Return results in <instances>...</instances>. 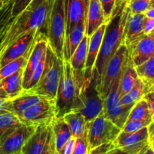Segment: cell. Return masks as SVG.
Listing matches in <instances>:
<instances>
[{
  "label": "cell",
  "instance_id": "836d02e7",
  "mask_svg": "<svg viewBox=\"0 0 154 154\" xmlns=\"http://www.w3.org/2000/svg\"><path fill=\"white\" fill-rule=\"evenodd\" d=\"M103 10L106 23L109 21L111 17L124 2L121 3L120 0H99Z\"/></svg>",
  "mask_w": 154,
  "mask_h": 154
},
{
  "label": "cell",
  "instance_id": "603a6c76",
  "mask_svg": "<svg viewBox=\"0 0 154 154\" xmlns=\"http://www.w3.org/2000/svg\"><path fill=\"white\" fill-rule=\"evenodd\" d=\"M50 126L54 136V146L57 154L66 141L72 137V132L63 117H55L51 120Z\"/></svg>",
  "mask_w": 154,
  "mask_h": 154
},
{
  "label": "cell",
  "instance_id": "681fc988",
  "mask_svg": "<svg viewBox=\"0 0 154 154\" xmlns=\"http://www.w3.org/2000/svg\"><path fill=\"white\" fill-rule=\"evenodd\" d=\"M0 1H1V2L2 3V5H4L7 4L8 2H10L11 0H0Z\"/></svg>",
  "mask_w": 154,
  "mask_h": 154
},
{
  "label": "cell",
  "instance_id": "ffe728a7",
  "mask_svg": "<svg viewBox=\"0 0 154 154\" xmlns=\"http://www.w3.org/2000/svg\"><path fill=\"white\" fill-rule=\"evenodd\" d=\"M105 27H106V23L102 24L89 38L88 49H87V60H86L85 70H84V76L87 77L92 75L93 67H94L95 63H96L99 50H100L101 44H102L104 33H105Z\"/></svg>",
  "mask_w": 154,
  "mask_h": 154
},
{
  "label": "cell",
  "instance_id": "e575fe53",
  "mask_svg": "<svg viewBox=\"0 0 154 154\" xmlns=\"http://www.w3.org/2000/svg\"><path fill=\"white\" fill-rule=\"evenodd\" d=\"M126 5L132 14H143L150 6L153 5V0H129Z\"/></svg>",
  "mask_w": 154,
  "mask_h": 154
},
{
  "label": "cell",
  "instance_id": "bcb514c9",
  "mask_svg": "<svg viewBox=\"0 0 154 154\" xmlns=\"http://www.w3.org/2000/svg\"><path fill=\"white\" fill-rule=\"evenodd\" d=\"M144 16L147 18H150V19H154V7L153 5L150 6L148 9L145 11L143 13Z\"/></svg>",
  "mask_w": 154,
  "mask_h": 154
},
{
  "label": "cell",
  "instance_id": "4316f807",
  "mask_svg": "<svg viewBox=\"0 0 154 154\" xmlns=\"http://www.w3.org/2000/svg\"><path fill=\"white\" fill-rule=\"evenodd\" d=\"M63 118L69 126L74 138L82 136L87 132V122L81 113L72 111L65 114Z\"/></svg>",
  "mask_w": 154,
  "mask_h": 154
},
{
  "label": "cell",
  "instance_id": "9a60e30c",
  "mask_svg": "<svg viewBox=\"0 0 154 154\" xmlns=\"http://www.w3.org/2000/svg\"><path fill=\"white\" fill-rule=\"evenodd\" d=\"M90 0H64L66 12V37L78 24L86 20Z\"/></svg>",
  "mask_w": 154,
  "mask_h": 154
},
{
  "label": "cell",
  "instance_id": "74e56055",
  "mask_svg": "<svg viewBox=\"0 0 154 154\" xmlns=\"http://www.w3.org/2000/svg\"><path fill=\"white\" fill-rule=\"evenodd\" d=\"M32 0H13L12 5V16L17 17L21 12L23 11L27 6L30 4Z\"/></svg>",
  "mask_w": 154,
  "mask_h": 154
},
{
  "label": "cell",
  "instance_id": "4dcf8cb0",
  "mask_svg": "<svg viewBox=\"0 0 154 154\" xmlns=\"http://www.w3.org/2000/svg\"><path fill=\"white\" fill-rule=\"evenodd\" d=\"M153 118L146 101L141 99L135 102L131 108L127 120H144Z\"/></svg>",
  "mask_w": 154,
  "mask_h": 154
},
{
  "label": "cell",
  "instance_id": "ac0fdd59",
  "mask_svg": "<svg viewBox=\"0 0 154 154\" xmlns=\"http://www.w3.org/2000/svg\"><path fill=\"white\" fill-rule=\"evenodd\" d=\"M88 43L89 37L84 35L81 43L79 44L69 61L71 68H72L74 78H75L76 82L81 87L82 86L83 81H84Z\"/></svg>",
  "mask_w": 154,
  "mask_h": 154
},
{
  "label": "cell",
  "instance_id": "c3c4849f",
  "mask_svg": "<svg viewBox=\"0 0 154 154\" xmlns=\"http://www.w3.org/2000/svg\"><path fill=\"white\" fill-rule=\"evenodd\" d=\"M107 154H129L127 152L124 151L123 150L120 148H117V147H113L107 153Z\"/></svg>",
  "mask_w": 154,
  "mask_h": 154
},
{
  "label": "cell",
  "instance_id": "f546056e",
  "mask_svg": "<svg viewBox=\"0 0 154 154\" xmlns=\"http://www.w3.org/2000/svg\"><path fill=\"white\" fill-rule=\"evenodd\" d=\"M145 93V87L144 83L138 78L130 91L120 97V102L124 106L134 105L135 102L142 99L143 96Z\"/></svg>",
  "mask_w": 154,
  "mask_h": 154
},
{
  "label": "cell",
  "instance_id": "d6a6232c",
  "mask_svg": "<svg viewBox=\"0 0 154 154\" xmlns=\"http://www.w3.org/2000/svg\"><path fill=\"white\" fill-rule=\"evenodd\" d=\"M12 5L13 0H11L0 8V39L15 18L12 16Z\"/></svg>",
  "mask_w": 154,
  "mask_h": 154
},
{
  "label": "cell",
  "instance_id": "9c48e42d",
  "mask_svg": "<svg viewBox=\"0 0 154 154\" xmlns=\"http://www.w3.org/2000/svg\"><path fill=\"white\" fill-rule=\"evenodd\" d=\"M120 78L114 81L111 90L103 100L102 111L107 119L111 120L114 124L122 129L127 120L128 116L133 105L124 106L120 102L118 91Z\"/></svg>",
  "mask_w": 154,
  "mask_h": 154
},
{
  "label": "cell",
  "instance_id": "7a4b0ae2",
  "mask_svg": "<svg viewBox=\"0 0 154 154\" xmlns=\"http://www.w3.org/2000/svg\"><path fill=\"white\" fill-rule=\"evenodd\" d=\"M129 11L126 3L124 2L106 23L100 50L92 73V76L99 83V88L107 63L123 44V30Z\"/></svg>",
  "mask_w": 154,
  "mask_h": 154
},
{
  "label": "cell",
  "instance_id": "7402d4cb",
  "mask_svg": "<svg viewBox=\"0 0 154 154\" xmlns=\"http://www.w3.org/2000/svg\"><path fill=\"white\" fill-rule=\"evenodd\" d=\"M85 35V21L76 26L65 38L63 45V61L69 62L73 53Z\"/></svg>",
  "mask_w": 154,
  "mask_h": 154
},
{
  "label": "cell",
  "instance_id": "816d5d0a",
  "mask_svg": "<svg viewBox=\"0 0 154 154\" xmlns=\"http://www.w3.org/2000/svg\"><path fill=\"white\" fill-rule=\"evenodd\" d=\"M2 6H3L2 3V2H1V1H0V8H1L2 7Z\"/></svg>",
  "mask_w": 154,
  "mask_h": 154
},
{
  "label": "cell",
  "instance_id": "5b68a950",
  "mask_svg": "<svg viewBox=\"0 0 154 154\" xmlns=\"http://www.w3.org/2000/svg\"><path fill=\"white\" fill-rule=\"evenodd\" d=\"M66 30L64 0H54L47 22L46 36L50 48L59 58L63 60Z\"/></svg>",
  "mask_w": 154,
  "mask_h": 154
},
{
  "label": "cell",
  "instance_id": "7dc6e473",
  "mask_svg": "<svg viewBox=\"0 0 154 154\" xmlns=\"http://www.w3.org/2000/svg\"><path fill=\"white\" fill-rule=\"evenodd\" d=\"M45 1V0H32V1L30 2V4L27 6V8L26 9H27V10H32V9H34L35 8L38 6L39 5H41Z\"/></svg>",
  "mask_w": 154,
  "mask_h": 154
},
{
  "label": "cell",
  "instance_id": "8992f818",
  "mask_svg": "<svg viewBox=\"0 0 154 154\" xmlns=\"http://www.w3.org/2000/svg\"><path fill=\"white\" fill-rule=\"evenodd\" d=\"M80 105L77 112L84 116L86 122L96 118L103 110V100L99 90V83L90 76H84L79 93Z\"/></svg>",
  "mask_w": 154,
  "mask_h": 154
},
{
  "label": "cell",
  "instance_id": "83f0119b",
  "mask_svg": "<svg viewBox=\"0 0 154 154\" xmlns=\"http://www.w3.org/2000/svg\"><path fill=\"white\" fill-rule=\"evenodd\" d=\"M137 79H138V75L135 72V66L130 60L122 72L119 80L118 91L120 97L130 91Z\"/></svg>",
  "mask_w": 154,
  "mask_h": 154
},
{
  "label": "cell",
  "instance_id": "d6986e66",
  "mask_svg": "<svg viewBox=\"0 0 154 154\" xmlns=\"http://www.w3.org/2000/svg\"><path fill=\"white\" fill-rule=\"evenodd\" d=\"M50 124L37 126L21 149V154H41L48 139Z\"/></svg>",
  "mask_w": 154,
  "mask_h": 154
},
{
  "label": "cell",
  "instance_id": "3957f363",
  "mask_svg": "<svg viewBox=\"0 0 154 154\" xmlns=\"http://www.w3.org/2000/svg\"><path fill=\"white\" fill-rule=\"evenodd\" d=\"M63 69V60L59 58L49 45L46 51L45 67L37 84L26 93L41 96L55 102Z\"/></svg>",
  "mask_w": 154,
  "mask_h": 154
},
{
  "label": "cell",
  "instance_id": "52a82bcc",
  "mask_svg": "<svg viewBox=\"0 0 154 154\" xmlns=\"http://www.w3.org/2000/svg\"><path fill=\"white\" fill-rule=\"evenodd\" d=\"M89 150L102 144L113 143L121 129L105 117L103 111L93 120L87 123Z\"/></svg>",
  "mask_w": 154,
  "mask_h": 154
},
{
  "label": "cell",
  "instance_id": "6da1fadb",
  "mask_svg": "<svg viewBox=\"0 0 154 154\" xmlns=\"http://www.w3.org/2000/svg\"><path fill=\"white\" fill-rule=\"evenodd\" d=\"M54 1L45 0L34 9H25L15 17L0 39V59L8 47L31 30L46 33L47 22Z\"/></svg>",
  "mask_w": 154,
  "mask_h": 154
},
{
  "label": "cell",
  "instance_id": "30bf717a",
  "mask_svg": "<svg viewBox=\"0 0 154 154\" xmlns=\"http://www.w3.org/2000/svg\"><path fill=\"white\" fill-rule=\"evenodd\" d=\"M55 117V102L45 99L23 111L18 119L22 124L37 126L50 124Z\"/></svg>",
  "mask_w": 154,
  "mask_h": 154
},
{
  "label": "cell",
  "instance_id": "f907efd6",
  "mask_svg": "<svg viewBox=\"0 0 154 154\" xmlns=\"http://www.w3.org/2000/svg\"><path fill=\"white\" fill-rule=\"evenodd\" d=\"M127 1H129V0H120V2L121 3H123V2H127Z\"/></svg>",
  "mask_w": 154,
  "mask_h": 154
},
{
  "label": "cell",
  "instance_id": "ee69618b",
  "mask_svg": "<svg viewBox=\"0 0 154 154\" xmlns=\"http://www.w3.org/2000/svg\"><path fill=\"white\" fill-rule=\"evenodd\" d=\"M147 133H148V144L153 147L154 143V123L152 122L147 126Z\"/></svg>",
  "mask_w": 154,
  "mask_h": 154
},
{
  "label": "cell",
  "instance_id": "ba28073f",
  "mask_svg": "<svg viewBox=\"0 0 154 154\" xmlns=\"http://www.w3.org/2000/svg\"><path fill=\"white\" fill-rule=\"evenodd\" d=\"M130 61L129 51L122 44L105 68L99 84V93L102 100L105 99L114 81L118 79L126 66Z\"/></svg>",
  "mask_w": 154,
  "mask_h": 154
},
{
  "label": "cell",
  "instance_id": "8fae6325",
  "mask_svg": "<svg viewBox=\"0 0 154 154\" xmlns=\"http://www.w3.org/2000/svg\"><path fill=\"white\" fill-rule=\"evenodd\" d=\"M35 126L20 124L0 138V154L20 153L23 146L34 132Z\"/></svg>",
  "mask_w": 154,
  "mask_h": 154
},
{
  "label": "cell",
  "instance_id": "5bb4252c",
  "mask_svg": "<svg viewBox=\"0 0 154 154\" xmlns=\"http://www.w3.org/2000/svg\"><path fill=\"white\" fill-rule=\"evenodd\" d=\"M48 46V42L46 34L43 32L39 31L37 38L33 44L32 49L29 57L28 59V62H27L25 69H24L23 78V90L25 89L27 83L29 81L34 69L40 63L42 57L46 54Z\"/></svg>",
  "mask_w": 154,
  "mask_h": 154
},
{
  "label": "cell",
  "instance_id": "277c9868",
  "mask_svg": "<svg viewBox=\"0 0 154 154\" xmlns=\"http://www.w3.org/2000/svg\"><path fill=\"white\" fill-rule=\"evenodd\" d=\"M81 86L76 82L69 62L63 61L61 79L55 99V117H63L79 108V93Z\"/></svg>",
  "mask_w": 154,
  "mask_h": 154
},
{
  "label": "cell",
  "instance_id": "f35d334b",
  "mask_svg": "<svg viewBox=\"0 0 154 154\" xmlns=\"http://www.w3.org/2000/svg\"><path fill=\"white\" fill-rule=\"evenodd\" d=\"M41 154H57V152H56L55 150V146H54V136H53L51 126H49V133H48L46 144H45V147H44L43 150H42Z\"/></svg>",
  "mask_w": 154,
  "mask_h": 154
},
{
  "label": "cell",
  "instance_id": "cb8c5ba5",
  "mask_svg": "<svg viewBox=\"0 0 154 154\" xmlns=\"http://www.w3.org/2000/svg\"><path fill=\"white\" fill-rule=\"evenodd\" d=\"M23 72L24 69H22L0 81L1 87L10 99L17 97L24 92L23 87Z\"/></svg>",
  "mask_w": 154,
  "mask_h": 154
},
{
  "label": "cell",
  "instance_id": "484cf974",
  "mask_svg": "<svg viewBox=\"0 0 154 154\" xmlns=\"http://www.w3.org/2000/svg\"><path fill=\"white\" fill-rule=\"evenodd\" d=\"M138 78L144 83L146 93L154 91V56L135 67Z\"/></svg>",
  "mask_w": 154,
  "mask_h": 154
},
{
  "label": "cell",
  "instance_id": "44dd1931",
  "mask_svg": "<svg viewBox=\"0 0 154 154\" xmlns=\"http://www.w3.org/2000/svg\"><path fill=\"white\" fill-rule=\"evenodd\" d=\"M104 23H107L99 0H90L85 20V35L90 38Z\"/></svg>",
  "mask_w": 154,
  "mask_h": 154
},
{
  "label": "cell",
  "instance_id": "d4e9b609",
  "mask_svg": "<svg viewBox=\"0 0 154 154\" xmlns=\"http://www.w3.org/2000/svg\"><path fill=\"white\" fill-rule=\"evenodd\" d=\"M45 99L46 98L33 93L23 92L17 97L11 99L12 113L17 117H20L25 110Z\"/></svg>",
  "mask_w": 154,
  "mask_h": 154
},
{
  "label": "cell",
  "instance_id": "7bdbcfd3",
  "mask_svg": "<svg viewBox=\"0 0 154 154\" xmlns=\"http://www.w3.org/2000/svg\"><path fill=\"white\" fill-rule=\"evenodd\" d=\"M143 99L146 101L147 105L149 107L150 113L154 117V111H153V103H154V91L150 92V93H145L142 97Z\"/></svg>",
  "mask_w": 154,
  "mask_h": 154
},
{
  "label": "cell",
  "instance_id": "7c38bea8",
  "mask_svg": "<svg viewBox=\"0 0 154 154\" xmlns=\"http://www.w3.org/2000/svg\"><path fill=\"white\" fill-rule=\"evenodd\" d=\"M148 144L147 127L133 132H125L121 130L113 145L120 148L129 154H138Z\"/></svg>",
  "mask_w": 154,
  "mask_h": 154
},
{
  "label": "cell",
  "instance_id": "b9f144b4",
  "mask_svg": "<svg viewBox=\"0 0 154 154\" xmlns=\"http://www.w3.org/2000/svg\"><path fill=\"white\" fill-rule=\"evenodd\" d=\"M154 29V19L147 18L144 17L143 20V32L144 35H148L153 32Z\"/></svg>",
  "mask_w": 154,
  "mask_h": 154
},
{
  "label": "cell",
  "instance_id": "f5cc1de1",
  "mask_svg": "<svg viewBox=\"0 0 154 154\" xmlns=\"http://www.w3.org/2000/svg\"><path fill=\"white\" fill-rule=\"evenodd\" d=\"M17 154H21V153H17Z\"/></svg>",
  "mask_w": 154,
  "mask_h": 154
},
{
  "label": "cell",
  "instance_id": "8d00e7d4",
  "mask_svg": "<svg viewBox=\"0 0 154 154\" xmlns=\"http://www.w3.org/2000/svg\"><path fill=\"white\" fill-rule=\"evenodd\" d=\"M89 152L90 150L87 132L82 136L75 138L72 154H89Z\"/></svg>",
  "mask_w": 154,
  "mask_h": 154
},
{
  "label": "cell",
  "instance_id": "e0dca14e",
  "mask_svg": "<svg viewBox=\"0 0 154 154\" xmlns=\"http://www.w3.org/2000/svg\"><path fill=\"white\" fill-rule=\"evenodd\" d=\"M129 57L133 66H138L154 56V32L144 35L129 50Z\"/></svg>",
  "mask_w": 154,
  "mask_h": 154
},
{
  "label": "cell",
  "instance_id": "f6af8a7d",
  "mask_svg": "<svg viewBox=\"0 0 154 154\" xmlns=\"http://www.w3.org/2000/svg\"><path fill=\"white\" fill-rule=\"evenodd\" d=\"M138 154H154L153 147L149 144H147Z\"/></svg>",
  "mask_w": 154,
  "mask_h": 154
},
{
  "label": "cell",
  "instance_id": "ab89813d",
  "mask_svg": "<svg viewBox=\"0 0 154 154\" xmlns=\"http://www.w3.org/2000/svg\"><path fill=\"white\" fill-rule=\"evenodd\" d=\"M113 147H114L113 143L102 144V145L98 146V147L90 150V152H89V154H107V153Z\"/></svg>",
  "mask_w": 154,
  "mask_h": 154
},
{
  "label": "cell",
  "instance_id": "1f68e13d",
  "mask_svg": "<svg viewBox=\"0 0 154 154\" xmlns=\"http://www.w3.org/2000/svg\"><path fill=\"white\" fill-rule=\"evenodd\" d=\"M22 124L13 113H0V138L9 131Z\"/></svg>",
  "mask_w": 154,
  "mask_h": 154
},
{
  "label": "cell",
  "instance_id": "d590c367",
  "mask_svg": "<svg viewBox=\"0 0 154 154\" xmlns=\"http://www.w3.org/2000/svg\"><path fill=\"white\" fill-rule=\"evenodd\" d=\"M152 122H153V119L144 120H126L121 130L125 132H136L143 128L147 127Z\"/></svg>",
  "mask_w": 154,
  "mask_h": 154
},
{
  "label": "cell",
  "instance_id": "2e32d148",
  "mask_svg": "<svg viewBox=\"0 0 154 154\" xmlns=\"http://www.w3.org/2000/svg\"><path fill=\"white\" fill-rule=\"evenodd\" d=\"M143 14L128 13L123 30V44L128 51L132 48L143 36Z\"/></svg>",
  "mask_w": 154,
  "mask_h": 154
},
{
  "label": "cell",
  "instance_id": "4fadbf2b",
  "mask_svg": "<svg viewBox=\"0 0 154 154\" xmlns=\"http://www.w3.org/2000/svg\"><path fill=\"white\" fill-rule=\"evenodd\" d=\"M38 32V30H31L8 47L0 59V68L29 51L37 38Z\"/></svg>",
  "mask_w": 154,
  "mask_h": 154
},
{
  "label": "cell",
  "instance_id": "60d3db41",
  "mask_svg": "<svg viewBox=\"0 0 154 154\" xmlns=\"http://www.w3.org/2000/svg\"><path fill=\"white\" fill-rule=\"evenodd\" d=\"M75 138L72 137L70 139L68 140L66 142V144L63 146L60 151L57 154H72L74 148V144H75Z\"/></svg>",
  "mask_w": 154,
  "mask_h": 154
},
{
  "label": "cell",
  "instance_id": "f1b7e54d",
  "mask_svg": "<svg viewBox=\"0 0 154 154\" xmlns=\"http://www.w3.org/2000/svg\"><path fill=\"white\" fill-rule=\"evenodd\" d=\"M32 47L29 50V51H28L26 54L11 60L9 63H8L7 64L0 68V81L3 78H6V77H8L9 75L15 73L17 71L20 70V69H25L27 62H28V59L29 57L30 53H31L32 49Z\"/></svg>",
  "mask_w": 154,
  "mask_h": 154
}]
</instances>
